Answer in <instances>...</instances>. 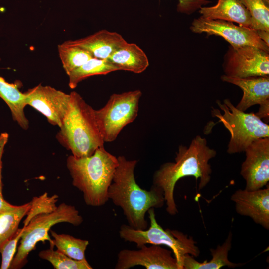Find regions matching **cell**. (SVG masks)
Masks as SVG:
<instances>
[{"label": "cell", "mask_w": 269, "mask_h": 269, "mask_svg": "<svg viewBox=\"0 0 269 269\" xmlns=\"http://www.w3.org/2000/svg\"><path fill=\"white\" fill-rule=\"evenodd\" d=\"M216 103L223 113L212 107L211 115L218 118V122L222 123L230 133V138L227 149L228 154L244 152L253 141L269 137V125L254 113L239 110L227 98L223 103L217 100Z\"/></svg>", "instance_id": "5b68a950"}, {"label": "cell", "mask_w": 269, "mask_h": 269, "mask_svg": "<svg viewBox=\"0 0 269 269\" xmlns=\"http://www.w3.org/2000/svg\"><path fill=\"white\" fill-rule=\"evenodd\" d=\"M246 158L240 174L246 181L245 189L262 188L269 181V137L253 141L245 150Z\"/></svg>", "instance_id": "7c38bea8"}, {"label": "cell", "mask_w": 269, "mask_h": 269, "mask_svg": "<svg viewBox=\"0 0 269 269\" xmlns=\"http://www.w3.org/2000/svg\"><path fill=\"white\" fill-rule=\"evenodd\" d=\"M8 134L6 133H2L0 135V195H2V182L1 176L2 169V157L4 151V149L8 139Z\"/></svg>", "instance_id": "f546056e"}, {"label": "cell", "mask_w": 269, "mask_h": 269, "mask_svg": "<svg viewBox=\"0 0 269 269\" xmlns=\"http://www.w3.org/2000/svg\"><path fill=\"white\" fill-rule=\"evenodd\" d=\"M25 94L27 105L42 113L50 123L61 126L70 108V94L41 85L29 89Z\"/></svg>", "instance_id": "8fae6325"}, {"label": "cell", "mask_w": 269, "mask_h": 269, "mask_svg": "<svg viewBox=\"0 0 269 269\" xmlns=\"http://www.w3.org/2000/svg\"><path fill=\"white\" fill-rule=\"evenodd\" d=\"M190 28L196 34L220 36L233 47L251 46L269 53V46L260 39L256 30L231 22L200 16L194 19Z\"/></svg>", "instance_id": "30bf717a"}, {"label": "cell", "mask_w": 269, "mask_h": 269, "mask_svg": "<svg viewBox=\"0 0 269 269\" xmlns=\"http://www.w3.org/2000/svg\"><path fill=\"white\" fill-rule=\"evenodd\" d=\"M232 233L229 232L227 238L222 245H218L216 249H210L212 256L209 261L199 262L190 254L184 256L183 261V269H219L224 266L234 268L243 265V263H236L228 259V253L231 249Z\"/></svg>", "instance_id": "d6986e66"}, {"label": "cell", "mask_w": 269, "mask_h": 269, "mask_svg": "<svg viewBox=\"0 0 269 269\" xmlns=\"http://www.w3.org/2000/svg\"><path fill=\"white\" fill-rule=\"evenodd\" d=\"M225 75L236 78L269 75V54L251 46L231 45L225 54L222 64Z\"/></svg>", "instance_id": "9c48e42d"}, {"label": "cell", "mask_w": 269, "mask_h": 269, "mask_svg": "<svg viewBox=\"0 0 269 269\" xmlns=\"http://www.w3.org/2000/svg\"><path fill=\"white\" fill-rule=\"evenodd\" d=\"M265 3L268 6H269V0H263Z\"/></svg>", "instance_id": "836d02e7"}, {"label": "cell", "mask_w": 269, "mask_h": 269, "mask_svg": "<svg viewBox=\"0 0 269 269\" xmlns=\"http://www.w3.org/2000/svg\"><path fill=\"white\" fill-rule=\"evenodd\" d=\"M216 155L206 139L197 135L188 146H179L175 162L165 163L155 172L153 185L163 190L168 214L173 216L178 213L174 197L177 182L183 177L193 176L199 180V189L204 188L210 182L212 172L209 162Z\"/></svg>", "instance_id": "6da1fadb"}, {"label": "cell", "mask_w": 269, "mask_h": 269, "mask_svg": "<svg viewBox=\"0 0 269 269\" xmlns=\"http://www.w3.org/2000/svg\"><path fill=\"white\" fill-rule=\"evenodd\" d=\"M177 10L186 14H192L201 7L211 3L208 0H177Z\"/></svg>", "instance_id": "f1b7e54d"}, {"label": "cell", "mask_w": 269, "mask_h": 269, "mask_svg": "<svg viewBox=\"0 0 269 269\" xmlns=\"http://www.w3.org/2000/svg\"><path fill=\"white\" fill-rule=\"evenodd\" d=\"M118 71L108 60L92 57L82 65L73 70L69 75V86L75 88L78 84L85 79L94 75H106Z\"/></svg>", "instance_id": "44dd1931"}, {"label": "cell", "mask_w": 269, "mask_h": 269, "mask_svg": "<svg viewBox=\"0 0 269 269\" xmlns=\"http://www.w3.org/2000/svg\"><path fill=\"white\" fill-rule=\"evenodd\" d=\"M147 213L150 220L149 228L144 230H137L123 224L119 231L120 237L125 241L135 243L138 248L147 244L167 246L171 249L179 269H183L185 255L195 257L199 256L200 250L192 237L176 230L163 229L156 221L154 208H150Z\"/></svg>", "instance_id": "8992f818"}, {"label": "cell", "mask_w": 269, "mask_h": 269, "mask_svg": "<svg viewBox=\"0 0 269 269\" xmlns=\"http://www.w3.org/2000/svg\"><path fill=\"white\" fill-rule=\"evenodd\" d=\"M117 159L118 164L108 190L109 199L122 209L129 226L137 230H146L148 225L146 214L150 208L164 206L163 191L154 185L149 190L138 185L134 174L137 160H129L124 156Z\"/></svg>", "instance_id": "7a4b0ae2"}, {"label": "cell", "mask_w": 269, "mask_h": 269, "mask_svg": "<svg viewBox=\"0 0 269 269\" xmlns=\"http://www.w3.org/2000/svg\"><path fill=\"white\" fill-rule=\"evenodd\" d=\"M70 95V108L60 127L57 139L74 157L89 156L104 146L105 142L96 123L94 109L76 92Z\"/></svg>", "instance_id": "277c9868"}, {"label": "cell", "mask_w": 269, "mask_h": 269, "mask_svg": "<svg viewBox=\"0 0 269 269\" xmlns=\"http://www.w3.org/2000/svg\"><path fill=\"white\" fill-rule=\"evenodd\" d=\"M19 206H16L7 202L3 197V196L0 195V213L13 210L17 209Z\"/></svg>", "instance_id": "1f68e13d"}, {"label": "cell", "mask_w": 269, "mask_h": 269, "mask_svg": "<svg viewBox=\"0 0 269 269\" xmlns=\"http://www.w3.org/2000/svg\"><path fill=\"white\" fill-rule=\"evenodd\" d=\"M172 251L161 246H141L138 250L123 249L118 254L115 269L141 266L147 269H179Z\"/></svg>", "instance_id": "4fadbf2b"}, {"label": "cell", "mask_w": 269, "mask_h": 269, "mask_svg": "<svg viewBox=\"0 0 269 269\" xmlns=\"http://www.w3.org/2000/svg\"><path fill=\"white\" fill-rule=\"evenodd\" d=\"M256 32L260 39L269 46V31L258 30Z\"/></svg>", "instance_id": "d6a6232c"}, {"label": "cell", "mask_w": 269, "mask_h": 269, "mask_svg": "<svg viewBox=\"0 0 269 269\" xmlns=\"http://www.w3.org/2000/svg\"><path fill=\"white\" fill-rule=\"evenodd\" d=\"M53 245L57 249L71 258L78 261L87 260L85 253L89 245L87 240L76 238L71 235L58 234L50 230Z\"/></svg>", "instance_id": "7402d4cb"}, {"label": "cell", "mask_w": 269, "mask_h": 269, "mask_svg": "<svg viewBox=\"0 0 269 269\" xmlns=\"http://www.w3.org/2000/svg\"><path fill=\"white\" fill-rule=\"evenodd\" d=\"M0 97L8 105L13 120L21 128L27 129L28 121L24 112L27 105L26 95L19 90L18 83H9L0 76Z\"/></svg>", "instance_id": "ffe728a7"}, {"label": "cell", "mask_w": 269, "mask_h": 269, "mask_svg": "<svg viewBox=\"0 0 269 269\" xmlns=\"http://www.w3.org/2000/svg\"><path fill=\"white\" fill-rule=\"evenodd\" d=\"M70 42L88 51L93 57L107 59L126 41L120 34L101 30L84 38Z\"/></svg>", "instance_id": "e0dca14e"}, {"label": "cell", "mask_w": 269, "mask_h": 269, "mask_svg": "<svg viewBox=\"0 0 269 269\" xmlns=\"http://www.w3.org/2000/svg\"><path fill=\"white\" fill-rule=\"evenodd\" d=\"M239 214L248 216L267 230L269 229V187L253 191L236 190L231 196Z\"/></svg>", "instance_id": "5bb4252c"}, {"label": "cell", "mask_w": 269, "mask_h": 269, "mask_svg": "<svg viewBox=\"0 0 269 269\" xmlns=\"http://www.w3.org/2000/svg\"><path fill=\"white\" fill-rule=\"evenodd\" d=\"M31 201L13 210L0 213V246L18 228L22 219L26 215Z\"/></svg>", "instance_id": "cb8c5ba5"}, {"label": "cell", "mask_w": 269, "mask_h": 269, "mask_svg": "<svg viewBox=\"0 0 269 269\" xmlns=\"http://www.w3.org/2000/svg\"><path fill=\"white\" fill-rule=\"evenodd\" d=\"M118 164L117 158L104 146L89 156L70 155L66 162L73 185L82 192L86 204L93 207L103 206L109 200L108 190Z\"/></svg>", "instance_id": "3957f363"}, {"label": "cell", "mask_w": 269, "mask_h": 269, "mask_svg": "<svg viewBox=\"0 0 269 269\" xmlns=\"http://www.w3.org/2000/svg\"><path fill=\"white\" fill-rule=\"evenodd\" d=\"M40 258L49 262L55 269H92L87 260L78 261L71 258L57 249L50 247L39 253Z\"/></svg>", "instance_id": "d4e9b609"}, {"label": "cell", "mask_w": 269, "mask_h": 269, "mask_svg": "<svg viewBox=\"0 0 269 269\" xmlns=\"http://www.w3.org/2000/svg\"><path fill=\"white\" fill-rule=\"evenodd\" d=\"M249 12L252 29L269 31V6L263 0H239Z\"/></svg>", "instance_id": "484cf974"}, {"label": "cell", "mask_w": 269, "mask_h": 269, "mask_svg": "<svg viewBox=\"0 0 269 269\" xmlns=\"http://www.w3.org/2000/svg\"><path fill=\"white\" fill-rule=\"evenodd\" d=\"M5 11V9L3 7L0 6V12H3Z\"/></svg>", "instance_id": "e575fe53"}, {"label": "cell", "mask_w": 269, "mask_h": 269, "mask_svg": "<svg viewBox=\"0 0 269 269\" xmlns=\"http://www.w3.org/2000/svg\"><path fill=\"white\" fill-rule=\"evenodd\" d=\"M221 79L240 87L243 96L236 107L245 112L255 105L269 103V76L236 78L223 75Z\"/></svg>", "instance_id": "9a60e30c"}, {"label": "cell", "mask_w": 269, "mask_h": 269, "mask_svg": "<svg viewBox=\"0 0 269 269\" xmlns=\"http://www.w3.org/2000/svg\"><path fill=\"white\" fill-rule=\"evenodd\" d=\"M199 12L206 19L235 22L251 29L252 27L251 16L239 0H218L214 6L201 7Z\"/></svg>", "instance_id": "2e32d148"}, {"label": "cell", "mask_w": 269, "mask_h": 269, "mask_svg": "<svg viewBox=\"0 0 269 269\" xmlns=\"http://www.w3.org/2000/svg\"><path fill=\"white\" fill-rule=\"evenodd\" d=\"M58 51L63 67L67 75L93 57L88 51L72 44L69 40L58 45Z\"/></svg>", "instance_id": "603a6c76"}, {"label": "cell", "mask_w": 269, "mask_h": 269, "mask_svg": "<svg viewBox=\"0 0 269 269\" xmlns=\"http://www.w3.org/2000/svg\"><path fill=\"white\" fill-rule=\"evenodd\" d=\"M23 227L18 229L0 246L1 254V269H9L16 252L19 240L23 231Z\"/></svg>", "instance_id": "83f0119b"}, {"label": "cell", "mask_w": 269, "mask_h": 269, "mask_svg": "<svg viewBox=\"0 0 269 269\" xmlns=\"http://www.w3.org/2000/svg\"><path fill=\"white\" fill-rule=\"evenodd\" d=\"M118 70L139 74L148 67V57L144 51L135 43L126 41L108 59Z\"/></svg>", "instance_id": "ac0fdd59"}, {"label": "cell", "mask_w": 269, "mask_h": 269, "mask_svg": "<svg viewBox=\"0 0 269 269\" xmlns=\"http://www.w3.org/2000/svg\"><path fill=\"white\" fill-rule=\"evenodd\" d=\"M255 114L262 121L264 120L265 123H268L269 120V103L260 106L258 112Z\"/></svg>", "instance_id": "4dcf8cb0"}, {"label": "cell", "mask_w": 269, "mask_h": 269, "mask_svg": "<svg viewBox=\"0 0 269 269\" xmlns=\"http://www.w3.org/2000/svg\"><path fill=\"white\" fill-rule=\"evenodd\" d=\"M58 197L56 194L49 196L47 192L40 196L34 197L31 201V206L23 221L24 226H26L35 217L54 211L57 207L56 204Z\"/></svg>", "instance_id": "4316f807"}, {"label": "cell", "mask_w": 269, "mask_h": 269, "mask_svg": "<svg viewBox=\"0 0 269 269\" xmlns=\"http://www.w3.org/2000/svg\"><path fill=\"white\" fill-rule=\"evenodd\" d=\"M83 221V217L75 207L65 203L60 204L51 213L35 217L26 226H23L20 244L9 269H18L22 268L27 263L28 254L35 249L38 242L44 243L45 241H48L50 247H54L53 240L49 236V232L54 225L65 222L77 226L81 224Z\"/></svg>", "instance_id": "52a82bcc"}, {"label": "cell", "mask_w": 269, "mask_h": 269, "mask_svg": "<svg viewBox=\"0 0 269 269\" xmlns=\"http://www.w3.org/2000/svg\"><path fill=\"white\" fill-rule=\"evenodd\" d=\"M141 96L140 90L114 93L103 107L94 110L96 123L104 142L114 141L123 128L135 119Z\"/></svg>", "instance_id": "ba28073f"}]
</instances>
